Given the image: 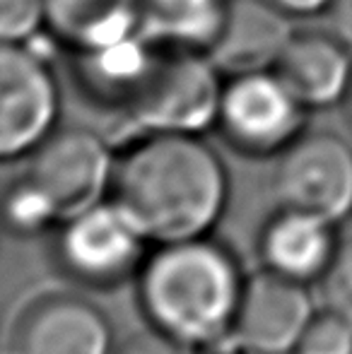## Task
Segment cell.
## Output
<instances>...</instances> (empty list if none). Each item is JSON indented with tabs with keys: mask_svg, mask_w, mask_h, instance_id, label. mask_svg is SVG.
Masks as SVG:
<instances>
[{
	"mask_svg": "<svg viewBox=\"0 0 352 354\" xmlns=\"http://www.w3.org/2000/svg\"><path fill=\"white\" fill-rule=\"evenodd\" d=\"M157 56L142 34L94 51L71 53L68 75L82 104L126 121Z\"/></svg>",
	"mask_w": 352,
	"mask_h": 354,
	"instance_id": "11",
	"label": "cell"
},
{
	"mask_svg": "<svg viewBox=\"0 0 352 354\" xmlns=\"http://www.w3.org/2000/svg\"><path fill=\"white\" fill-rule=\"evenodd\" d=\"M222 354H251V352H244V350H239V347H234V350H225Z\"/></svg>",
	"mask_w": 352,
	"mask_h": 354,
	"instance_id": "25",
	"label": "cell"
},
{
	"mask_svg": "<svg viewBox=\"0 0 352 354\" xmlns=\"http://www.w3.org/2000/svg\"><path fill=\"white\" fill-rule=\"evenodd\" d=\"M266 3L275 5L280 12L292 19H309L316 15H326L331 0H266Z\"/></svg>",
	"mask_w": 352,
	"mask_h": 354,
	"instance_id": "23",
	"label": "cell"
},
{
	"mask_svg": "<svg viewBox=\"0 0 352 354\" xmlns=\"http://www.w3.org/2000/svg\"><path fill=\"white\" fill-rule=\"evenodd\" d=\"M343 239L338 224L316 214L277 207L266 219L259 236V256L263 268L302 284L321 282L338 256Z\"/></svg>",
	"mask_w": 352,
	"mask_h": 354,
	"instance_id": "13",
	"label": "cell"
},
{
	"mask_svg": "<svg viewBox=\"0 0 352 354\" xmlns=\"http://www.w3.org/2000/svg\"><path fill=\"white\" fill-rule=\"evenodd\" d=\"M292 354H352V326L328 308H316Z\"/></svg>",
	"mask_w": 352,
	"mask_h": 354,
	"instance_id": "18",
	"label": "cell"
},
{
	"mask_svg": "<svg viewBox=\"0 0 352 354\" xmlns=\"http://www.w3.org/2000/svg\"><path fill=\"white\" fill-rule=\"evenodd\" d=\"M225 75L207 53L157 48L126 123L138 133L203 136L215 128Z\"/></svg>",
	"mask_w": 352,
	"mask_h": 354,
	"instance_id": "3",
	"label": "cell"
},
{
	"mask_svg": "<svg viewBox=\"0 0 352 354\" xmlns=\"http://www.w3.org/2000/svg\"><path fill=\"white\" fill-rule=\"evenodd\" d=\"M150 239L111 198L68 217L56 229L53 258L68 280L87 289H113L136 280Z\"/></svg>",
	"mask_w": 352,
	"mask_h": 354,
	"instance_id": "4",
	"label": "cell"
},
{
	"mask_svg": "<svg viewBox=\"0 0 352 354\" xmlns=\"http://www.w3.org/2000/svg\"><path fill=\"white\" fill-rule=\"evenodd\" d=\"M343 106V113H345V121H348V128L352 131V84H350V89H348V97H345V102L340 104Z\"/></svg>",
	"mask_w": 352,
	"mask_h": 354,
	"instance_id": "24",
	"label": "cell"
},
{
	"mask_svg": "<svg viewBox=\"0 0 352 354\" xmlns=\"http://www.w3.org/2000/svg\"><path fill=\"white\" fill-rule=\"evenodd\" d=\"M314 313L309 284L263 268L246 277L232 340L251 354H292Z\"/></svg>",
	"mask_w": 352,
	"mask_h": 354,
	"instance_id": "9",
	"label": "cell"
},
{
	"mask_svg": "<svg viewBox=\"0 0 352 354\" xmlns=\"http://www.w3.org/2000/svg\"><path fill=\"white\" fill-rule=\"evenodd\" d=\"M270 181L277 207L340 227L352 217V142L333 131H306L275 157Z\"/></svg>",
	"mask_w": 352,
	"mask_h": 354,
	"instance_id": "7",
	"label": "cell"
},
{
	"mask_svg": "<svg viewBox=\"0 0 352 354\" xmlns=\"http://www.w3.org/2000/svg\"><path fill=\"white\" fill-rule=\"evenodd\" d=\"M63 89L46 53L0 41V164L27 159L61 123Z\"/></svg>",
	"mask_w": 352,
	"mask_h": 354,
	"instance_id": "6",
	"label": "cell"
},
{
	"mask_svg": "<svg viewBox=\"0 0 352 354\" xmlns=\"http://www.w3.org/2000/svg\"><path fill=\"white\" fill-rule=\"evenodd\" d=\"M109 198L150 241L201 239L227 210L230 174L201 136L138 133L113 159Z\"/></svg>",
	"mask_w": 352,
	"mask_h": 354,
	"instance_id": "1",
	"label": "cell"
},
{
	"mask_svg": "<svg viewBox=\"0 0 352 354\" xmlns=\"http://www.w3.org/2000/svg\"><path fill=\"white\" fill-rule=\"evenodd\" d=\"M272 71L309 111L340 106L352 84V48L331 29H295Z\"/></svg>",
	"mask_w": 352,
	"mask_h": 354,
	"instance_id": "12",
	"label": "cell"
},
{
	"mask_svg": "<svg viewBox=\"0 0 352 354\" xmlns=\"http://www.w3.org/2000/svg\"><path fill=\"white\" fill-rule=\"evenodd\" d=\"M227 10L230 0H140V34L157 48L210 56Z\"/></svg>",
	"mask_w": 352,
	"mask_h": 354,
	"instance_id": "16",
	"label": "cell"
},
{
	"mask_svg": "<svg viewBox=\"0 0 352 354\" xmlns=\"http://www.w3.org/2000/svg\"><path fill=\"white\" fill-rule=\"evenodd\" d=\"M113 345L109 316L77 294H41L12 330V354H111Z\"/></svg>",
	"mask_w": 352,
	"mask_h": 354,
	"instance_id": "10",
	"label": "cell"
},
{
	"mask_svg": "<svg viewBox=\"0 0 352 354\" xmlns=\"http://www.w3.org/2000/svg\"><path fill=\"white\" fill-rule=\"evenodd\" d=\"M295 34L292 17L266 0H230L225 29L210 58L222 75L272 71Z\"/></svg>",
	"mask_w": 352,
	"mask_h": 354,
	"instance_id": "14",
	"label": "cell"
},
{
	"mask_svg": "<svg viewBox=\"0 0 352 354\" xmlns=\"http://www.w3.org/2000/svg\"><path fill=\"white\" fill-rule=\"evenodd\" d=\"M0 227H3V222H0Z\"/></svg>",
	"mask_w": 352,
	"mask_h": 354,
	"instance_id": "26",
	"label": "cell"
},
{
	"mask_svg": "<svg viewBox=\"0 0 352 354\" xmlns=\"http://www.w3.org/2000/svg\"><path fill=\"white\" fill-rule=\"evenodd\" d=\"M319 289L321 308H328L352 326V239L340 243L338 256L321 277Z\"/></svg>",
	"mask_w": 352,
	"mask_h": 354,
	"instance_id": "19",
	"label": "cell"
},
{
	"mask_svg": "<svg viewBox=\"0 0 352 354\" xmlns=\"http://www.w3.org/2000/svg\"><path fill=\"white\" fill-rule=\"evenodd\" d=\"M0 222L12 234L32 236L44 234L48 229H58V217L51 210L44 196L27 181V176H19L10 183L0 196Z\"/></svg>",
	"mask_w": 352,
	"mask_h": 354,
	"instance_id": "17",
	"label": "cell"
},
{
	"mask_svg": "<svg viewBox=\"0 0 352 354\" xmlns=\"http://www.w3.org/2000/svg\"><path fill=\"white\" fill-rule=\"evenodd\" d=\"M244 284L234 253L201 236L157 243L138 272L136 292L150 326L207 350L232 340Z\"/></svg>",
	"mask_w": 352,
	"mask_h": 354,
	"instance_id": "2",
	"label": "cell"
},
{
	"mask_svg": "<svg viewBox=\"0 0 352 354\" xmlns=\"http://www.w3.org/2000/svg\"><path fill=\"white\" fill-rule=\"evenodd\" d=\"M46 0H0V41L32 44L44 34Z\"/></svg>",
	"mask_w": 352,
	"mask_h": 354,
	"instance_id": "20",
	"label": "cell"
},
{
	"mask_svg": "<svg viewBox=\"0 0 352 354\" xmlns=\"http://www.w3.org/2000/svg\"><path fill=\"white\" fill-rule=\"evenodd\" d=\"M111 354H201V350L174 335H167L160 328L147 326L128 333L121 342L113 345Z\"/></svg>",
	"mask_w": 352,
	"mask_h": 354,
	"instance_id": "21",
	"label": "cell"
},
{
	"mask_svg": "<svg viewBox=\"0 0 352 354\" xmlns=\"http://www.w3.org/2000/svg\"><path fill=\"white\" fill-rule=\"evenodd\" d=\"M309 109L275 71L227 75L215 131L234 152L275 159L306 133Z\"/></svg>",
	"mask_w": 352,
	"mask_h": 354,
	"instance_id": "5",
	"label": "cell"
},
{
	"mask_svg": "<svg viewBox=\"0 0 352 354\" xmlns=\"http://www.w3.org/2000/svg\"><path fill=\"white\" fill-rule=\"evenodd\" d=\"M326 17H328L331 32L345 46L352 48V0H331L328 10H326Z\"/></svg>",
	"mask_w": 352,
	"mask_h": 354,
	"instance_id": "22",
	"label": "cell"
},
{
	"mask_svg": "<svg viewBox=\"0 0 352 354\" xmlns=\"http://www.w3.org/2000/svg\"><path fill=\"white\" fill-rule=\"evenodd\" d=\"M27 159L24 176L61 224L109 196L116 154L92 128L58 126Z\"/></svg>",
	"mask_w": 352,
	"mask_h": 354,
	"instance_id": "8",
	"label": "cell"
},
{
	"mask_svg": "<svg viewBox=\"0 0 352 354\" xmlns=\"http://www.w3.org/2000/svg\"><path fill=\"white\" fill-rule=\"evenodd\" d=\"M140 34V0H46L44 37L66 56Z\"/></svg>",
	"mask_w": 352,
	"mask_h": 354,
	"instance_id": "15",
	"label": "cell"
}]
</instances>
